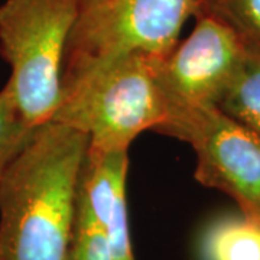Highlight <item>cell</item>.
<instances>
[{
  "label": "cell",
  "instance_id": "obj_14",
  "mask_svg": "<svg viewBox=\"0 0 260 260\" xmlns=\"http://www.w3.org/2000/svg\"><path fill=\"white\" fill-rule=\"evenodd\" d=\"M0 260H2V257H0Z\"/></svg>",
  "mask_w": 260,
  "mask_h": 260
},
{
  "label": "cell",
  "instance_id": "obj_6",
  "mask_svg": "<svg viewBox=\"0 0 260 260\" xmlns=\"http://www.w3.org/2000/svg\"><path fill=\"white\" fill-rule=\"evenodd\" d=\"M195 28L156 62V78L169 107L217 106L246 51L227 26L195 13Z\"/></svg>",
  "mask_w": 260,
  "mask_h": 260
},
{
  "label": "cell",
  "instance_id": "obj_1",
  "mask_svg": "<svg viewBox=\"0 0 260 260\" xmlns=\"http://www.w3.org/2000/svg\"><path fill=\"white\" fill-rule=\"evenodd\" d=\"M88 138L49 120L0 181L2 260H67Z\"/></svg>",
  "mask_w": 260,
  "mask_h": 260
},
{
  "label": "cell",
  "instance_id": "obj_10",
  "mask_svg": "<svg viewBox=\"0 0 260 260\" xmlns=\"http://www.w3.org/2000/svg\"><path fill=\"white\" fill-rule=\"evenodd\" d=\"M195 13L217 19L236 35L247 54L260 55V0H197Z\"/></svg>",
  "mask_w": 260,
  "mask_h": 260
},
{
  "label": "cell",
  "instance_id": "obj_3",
  "mask_svg": "<svg viewBox=\"0 0 260 260\" xmlns=\"http://www.w3.org/2000/svg\"><path fill=\"white\" fill-rule=\"evenodd\" d=\"M195 10L197 0H93L84 5L65 51L62 94L124 56H168Z\"/></svg>",
  "mask_w": 260,
  "mask_h": 260
},
{
  "label": "cell",
  "instance_id": "obj_7",
  "mask_svg": "<svg viewBox=\"0 0 260 260\" xmlns=\"http://www.w3.org/2000/svg\"><path fill=\"white\" fill-rule=\"evenodd\" d=\"M127 167V150H97L88 146L78 179L77 204L106 233L114 260H135L126 203Z\"/></svg>",
  "mask_w": 260,
  "mask_h": 260
},
{
  "label": "cell",
  "instance_id": "obj_13",
  "mask_svg": "<svg viewBox=\"0 0 260 260\" xmlns=\"http://www.w3.org/2000/svg\"><path fill=\"white\" fill-rule=\"evenodd\" d=\"M90 2H93V0H84V5H87V3H90Z\"/></svg>",
  "mask_w": 260,
  "mask_h": 260
},
{
  "label": "cell",
  "instance_id": "obj_12",
  "mask_svg": "<svg viewBox=\"0 0 260 260\" xmlns=\"http://www.w3.org/2000/svg\"><path fill=\"white\" fill-rule=\"evenodd\" d=\"M67 260H114L106 233L78 204Z\"/></svg>",
  "mask_w": 260,
  "mask_h": 260
},
{
  "label": "cell",
  "instance_id": "obj_11",
  "mask_svg": "<svg viewBox=\"0 0 260 260\" xmlns=\"http://www.w3.org/2000/svg\"><path fill=\"white\" fill-rule=\"evenodd\" d=\"M35 127L20 114L10 87L0 90V181L12 162L26 146Z\"/></svg>",
  "mask_w": 260,
  "mask_h": 260
},
{
  "label": "cell",
  "instance_id": "obj_9",
  "mask_svg": "<svg viewBox=\"0 0 260 260\" xmlns=\"http://www.w3.org/2000/svg\"><path fill=\"white\" fill-rule=\"evenodd\" d=\"M217 107L260 136V55L246 52Z\"/></svg>",
  "mask_w": 260,
  "mask_h": 260
},
{
  "label": "cell",
  "instance_id": "obj_2",
  "mask_svg": "<svg viewBox=\"0 0 260 260\" xmlns=\"http://www.w3.org/2000/svg\"><path fill=\"white\" fill-rule=\"evenodd\" d=\"M84 0H6L0 5V55L8 85L29 126L49 121L62 95L68 39Z\"/></svg>",
  "mask_w": 260,
  "mask_h": 260
},
{
  "label": "cell",
  "instance_id": "obj_8",
  "mask_svg": "<svg viewBox=\"0 0 260 260\" xmlns=\"http://www.w3.org/2000/svg\"><path fill=\"white\" fill-rule=\"evenodd\" d=\"M203 260H260V220L223 217L210 224L201 242Z\"/></svg>",
  "mask_w": 260,
  "mask_h": 260
},
{
  "label": "cell",
  "instance_id": "obj_4",
  "mask_svg": "<svg viewBox=\"0 0 260 260\" xmlns=\"http://www.w3.org/2000/svg\"><path fill=\"white\" fill-rule=\"evenodd\" d=\"M162 58L129 55L62 94L51 120L80 130L97 150H127L145 130L165 120L167 97L156 78Z\"/></svg>",
  "mask_w": 260,
  "mask_h": 260
},
{
  "label": "cell",
  "instance_id": "obj_5",
  "mask_svg": "<svg viewBox=\"0 0 260 260\" xmlns=\"http://www.w3.org/2000/svg\"><path fill=\"white\" fill-rule=\"evenodd\" d=\"M155 132L184 140L197 155L200 184L230 195L260 220V136L217 106L169 107Z\"/></svg>",
  "mask_w": 260,
  "mask_h": 260
}]
</instances>
